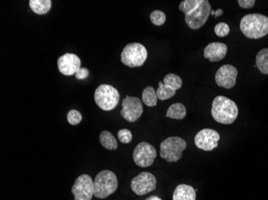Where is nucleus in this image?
<instances>
[{
  "instance_id": "f257e3e1",
  "label": "nucleus",
  "mask_w": 268,
  "mask_h": 200,
  "mask_svg": "<svg viewBox=\"0 0 268 200\" xmlns=\"http://www.w3.org/2000/svg\"><path fill=\"white\" fill-rule=\"evenodd\" d=\"M211 115L217 123L232 124L239 115V108L233 100L225 96H219L214 99Z\"/></svg>"
},
{
  "instance_id": "f03ea898",
  "label": "nucleus",
  "mask_w": 268,
  "mask_h": 200,
  "mask_svg": "<svg viewBox=\"0 0 268 200\" xmlns=\"http://www.w3.org/2000/svg\"><path fill=\"white\" fill-rule=\"evenodd\" d=\"M240 30L249 39H260L268 34V17L261 14H247L241 19Z\"/></svg>"
},
{
  "instance_id": "7ed1b4c3",
  "label": "nucleus",
  "mask_w": 268,
  "mask_h": 200,
  "mask_svg": "<svg viewBox=\"0 0 268 200\" xmlns=\"http://www.w3.org/2000/svg\"><path fill=\"white\" fill-rule=\"evenodd\" d=\"M94 196L98 199H105L113 194L118 188L117 176L109 170H103L95 178Z\"/></svg>"
},
{
  "instance_id": "20e7f679",
  "label": "nucleus",
  "mask_w": 268,
  "mask_h": 200,
  "mask_svg": "<svg viewBox=\"0 0 268 200\" xmlns=\"http://www.w3.org/2000/svg\"><path fill=\"white\" fill-rule=\"evenodd\" d=\"M187 146V142L181 137H169L160 145V155L169 163H176L182 159Z\"/></svg>"
},
{
  "instance_id": "39448f33",
  "label": "nucleus",
  "mask_w": 268,
  "mask_h": 200,
  "mask_svg": "<svg viewBox=\"0 0 268 200\" xmlns=\"http://www.w3.org/2000/svg\"><path fill=\"white\" fill-rule=\"evenodd\" d=\"M94 100L96 105L101 110L110 111L118 105L120 94L114 87L108 84H101L95 91Z\"/></svg>"
},
{
  "instance_id": "423d86ee",
  "label": "nucleus",
  "mask_w": 268,
  "mask_h": 200,
  "mask_svg": "<svg viewBox=\"0 0 268 200\" xmlns=\"http://www.w3.org/2000/svg\"><path fill=\"white\" fill-rule=\"evenodd\" d=\"M147 57V50L145 46L139 43H132L124 47L121 60L129 68H139L146 63Z\"/></svg>"
},
{
  "instance_id": "0eeeda50",
  "label": "nucleus",
  "mask_w": 268,
  "mask_h": 200,
  "mask_svg": "<svg viewBox=\"0 0 268 200\" xmlns=\"http://www.w3.org/2000/svg\"><path fill=\"white\" fill-rule=\"evenodd\" d=\"M157 157L155 147L147 142L138 143L133 150V159L136 165L140 168H148L154 164Z\"/></svg>"
},
{
  "instance_id": "6e6552de",
  "label": "nucleus",
  "mask_w": 268,
  "mask_h": 200,
  "mask_svg": "<svg viewBox=\"0 0 268 200\" xmlns=\"http://www.w3.org/2000/svg\"><path fill=\"white\" fill-rule=\"evenodd\" d=\"M211 13V3L208 0H203L200 6L185 16V21L190 28L198 30L207 23Z\"/></svg>"
},
{
  "instance_id": "1a4fd4ad",
  "label": "nucleus",
  "mask_w": 268,
  "mask_h": 200,
  "mask_svg": "<svg viewBox=\"0 0 268 200\" xmlns=\"http://www.w3.org/2000/svg\"><path fill=\"white\" fill-rule=\"evenodd\" d=\"M75 200H91L94 196V182L91 176L84 174L76 179L72 188Z\"/></svg>"
},
{
  "instance_id": "9d476101",
  "label": "nucleus",
  "mask_w": 268,
  "mask_h": 200,
  "mask_svg": "<svg viewBox=\"0 0 268 200\" xmlns=\"http://www.w3.org/2000/svg\"><path fill=\"white\" fill-rule=\"evenodd\" d=\"M132 191L137 196H144L154 192L157 187V179L150 172H141L131 181Z\"/></svg>"
},
{
  "instance_id": "9b49d317",
  "label": "nucleus",
  "mask_w": 268,
  "mask_h": 200,
  "mask_svg": "<svg viewBox=\"0 0 268 200\" xmlns=\"http://www.w3.org/2000/svg\"><path fill=\"white\" fill-rule=\"evenodd\" d=\"M143 110V105L139 98L127 96L123 100L121 114L128 122L133 123L138 120Z\"/></svg>"
},
{
  "instance_id": "f8f14e48",
  "label": "nucleus",
  "mask_w": 268,
  "mask_h": 200,
  "mask_svg": "<svg viewBox=\"0 0 268 200\" xmlns=\"http://www.w3.org/2000/svg\"><path fill=\"white\" fill-rule=\"evenodd\" d=\"M219 139L220 135L218 131L213 129L205 128L197 133L195 137V143L199 149L211 151L217 148Z\"/></svg>"
},
{
  "instance_id": "ddd939ff",
  "label": "nucleus",
  "mask_w": 268,
  "mask_h": 200,
  "mask_svg": "<svg viewBox=\"0 0 268 200\" xmlns=\"http://www.w3.org/2000/svg\"><path fill=\"white\" fill-rule=\"evenodd\" d=\"M238 70L236 67L226 64L222 66L215 74V82L218 86L225 89H232L236 84Z\"/></svg>"
},
{
  "instance_id": "4468645a",
  "label": "nucleus",
  "mask_w": 268,
  "mask_h": 200,
  "mask_svg": "<svg viewBox=\"0 0 268 200\" xmlns=\"http://www.w3.org/2000/svg\"><path fill=\"white\" fill-rule=\"evenodd\" d=\"M58 69L66 76H73L80 69L81 61L75 54L66 53L58 58Z\"/></svg>"
},
{
  "instance_id": "2eb2a0df",
  "label": "nucleus",
  "mask_w": 268,
  "mask_h": 200,
  "mask_svg": "<svg viewBox=\"0 0 268 200\" xmlns=\"http://www.w3.org/2000/svg\"><path fill=\"white\" fill-rule=\"evenodd\" d=\"M228 52V46L225 43L214 42L205 47L204 57L211 62L220 61L225 58Z\"/></svg>"
},
{
  "instance_id": "dca6fc26",
  "label": "nucleus",
  "mask_w": 268,
  "mask_h": 200,
  "mask_svg": "<svg viewBox=\"0 0 268 200\" xmlns=\"http://www.w3.org/2000/svg\"><path fill=\"white\" fill-rule=\"evenodd\" d=\"M173 200H196V191L190 185L180 184L174 190Z\"/></svg>"
},
{
  "instance_id": "f3484780",
  "label": "nucleus",
  "mask_w": 268,
  "mask_h": 200,
  "mask_svg": "<svg viewBox=\"0 0 268 200\" xmlns=\"http://www.w3.org/2000/svg\"><path fill=\"white\" fill-rule=\"evenodd\" d=\"M51 0H30L29 6L35 14L43 15L49 12L51 8Z\"/></svg>"
},
{
  "instance_id": "a211bd4d",
  "label": "nucleus",
  "mask_w": 268,
  "mask_h": 200,
  "mask_svg": "<svg viewBox=\"0 0 268 200\" xmlns=\"http://www.w3.org/2000/svg\"><path fill=\"white\" fill-rule=\"evenodd\" d=\"M99 139L100 144L106 149L114 151L118 147L117 139L109 131H104L100 133Z\"/></svg>"
},
{
  "instance_id": "6ab92c4d",
  "label": "nucleus",
  "mask_w": 268,
  "mask_h": 200,
  "mask_svg": "<svg viewBox=\"0 0 268 200\" xmlns=\"http://www.w3.org/2000/svg\"><path fill=\"white\" fill-rule=\"evenodd\" d=\"M187 115V108L181 102H176L174 104L170 105L167 112V118H174V119H182Z\"/></svg>"
},
{
  "instance_id": "aec40b11",
  "label": "nucleus",
  "mask_w": 268,
  "mask_h": 200,
  "mask_svg": "<svg viewBox=\"0 0 268 200\" xmlns=\"http://www.w3.org/2000/svg\"><path fill=\"white\" fill-rule=\"evenodd\" d=\"M157 91L153 87H146L142 92V101L148 106H155L158 103Z\"/></svg>"
},
{
  "instance_id": "412c9836",
  "label": "nucleus",
  "mask_w": 268,
  "mask_h": 200,
  "mask_svg": "<svg viewBox=\"0 0 268 200\" xmlns=\"http://www.w3.org/2000/svg\"><path fill=\"white\" fill-rule=\"evenodd\" d=\"M256 67L264 75H268V48H264L257 54Z\"/></svg>"
},
{
  "instance_id": "4be33fe9",
  "label": "nucleus",
  "mask_w": 268,
  "mask_h": 200,
  "mask_svg": "<svg viewBox=\"0 0 268 200\" xmlns=\"http://www.w3.org/2000/svg\"><path fill=\"white\" fill-rule=\"evenodd\" d=\"M163 84L172 88L173 90L178 91L182 88V80L176 74L170 73L164 77Z\"/></svg>"
},
{
  "instance_id": "5701e85b",
  "label": "nucleus",
  "mask_w": 268,
  "mask_h": 200,
  "mask_svg": "<svg viewBox=\"0 0 268 200\" xmlns=\"http://www.w3.org/2000/svg\"><path fill=\"white\" fill-rule=\"evenodd\" d=\"M177 91L173 90L172 88L166 86L163 84V82H159L158 84V88L157 90V96L158 100H167L169 99L172 98L176 94Z\"/></svg>"
},
{
  "instance_id": "b1692460",
  "label": "nucleus",
  "mask_w": 268,
  "mask_h": 200,
  "mask_svg": "<svg viewBox=\"0 0 268 200\" xmlns=\"http://www.w3.org/2000/svg\"><path fill=\"white\" fill-rule=\"evenodd\" d=\"M203 0H184L179 5V10L187 15L200 6Z\"/></svg>"
},
{
  "instance_id": "393cba45",
  "label": "nucleus",
  "mask_w": 268,
  "mask_h": 200,
  "mask_svg": "<svg viewBox=\"0 0 268 200\" xmlns=\"http://www.w3.org/2000/svg\"><path fill=\"white\" fill-rule=\"evenodd\" d=\"M150 20L156 26H162L166 23V14L162 10H156L150 14Z\"/></svg>"
},
{
  "instance_id": "a878e982",
  "label": "nucleus",
  "mask_w": 268,
  "mask_h": 200,
  "mask_svg": "<svg viewBox=\"0 0 268 200\" xmlns=\"http://www.w3.org/2000/svg\"><path fill=\"white\" fill-rule=\"evenodd\" d=\"M67 120L69 124L73 126L79 124L82 120L81 113L76 110H70L67 114Z\"/></svg>"
},
{
  "instance_id": "bb28decb",
  "label": "nucleus",
  "mask_w": 268,
  "mask_h": 200,
  "mask_svg": "<svg viewBox=\"0 0 268 200\" xmlns=\"http://www.w3.org/2000/svg\"><path fill=\"white\" fill-rule=\"evenodd\" d=\"M117 137H118L120 142L124 143V144H127V143H130L132 141V139H133L132 132L128 129H121L117 133Z\"/></svg>"
},
{
  "instance_id": "cd10ccee",
  "label": "nucleus",
  "mask_w": 268,
  "mask_h": 200,
  "mask_svg": "<svg viewBox=\"0 0 268 200\" xmlns=\"http://www.w3.org/2000/svg\"><path fill=\"white\" fill-rule=\"evenodd\" d=\"M215 32L219 37H226L229 35L230 27L228 23H219L215 27Z\"/></svg>"
},
{
  "instance_id": "c85d7f7f",
  "label": "nucleus",
  "mask_w": 268,
  "mask_h": 200,
  "mask_svg": "<svg viewBox=\"0 0 268 200\" xmlns=\"http://www.w3.org/2000/svg\"><path fill=\"white\" fill-rule=\"evenodd\" d=\"M238 3L242 8L249 9L254 6L256 1L255 0H239Z\"/></svg>"
},
{
  "instance_id": "c756f323",
  "label": "nucleus",
  "mask_w": 268,
  "mask_h": 200,
  "mask_svg": "<svg viewBox=\"0 0 268 200\" xmlns=\"http://www.w3.org/2000/svg\"><path fill=\"white\" fill-rule=\"evenodd\" d=\"M89 72L87 68H80L76 74V78L77 80H84L88 77Z\"/></svg>"
},
{
  "instance_id": "7c9ffc66",
  "label": "nucleus",
  "mask_w": 268,
  "mask_h": 200,
  "mask_svg": "<svg viewBox=\"0 0 268 200\" xmlns=\"http://www.w3.org/2000/svg\"><path fill=\"white\" fill-rule=\"evenodd\" d=\"M146 200H162V199L159 198L158 196H150V197H148V198L146 199Z\"/></svg>"
},
{
  "instance_id": "2f4dec72",
  "label": "nucleus",
  "mask_w": 268,
  "mask_h": 200,
  "mask_svg": "<svg viewBox=\"0 0 268 200\" xmlns=\"http://www.w3.org/2000/svg\"><path fill=\"white\" fill-rule=\"evenodd\" d=\"M223 13V10H222V9H219V10L215 12V18H217V17L220 16V15H222V14Z\"/></svg>"
},
{
  "instance_id": "473e14b6",
  "label": "nucleus",
  "mask_w": 268,
  "mask_h": 200,
  "mask_svg": "<svg viewBox=\"0 0 268 200\" xmlns=\"http://www.w3.org/2000/svg\"><path fill=\"white\" fill-rule=\"evenodd\" d=\"M211 14H212V15H214V14H215V11H214V10H211Z\"/></svg>"
}]
</instances>
